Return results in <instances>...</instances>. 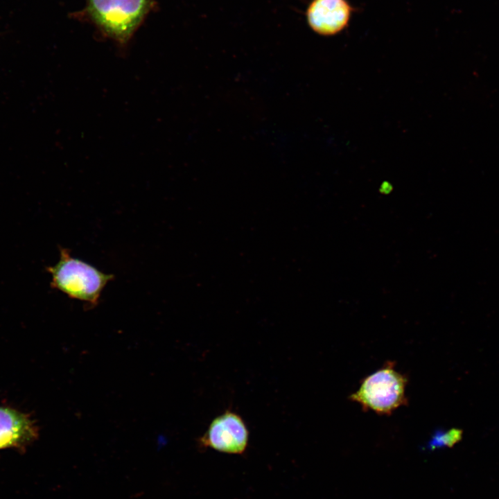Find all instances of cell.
<instances>
[{"label":"cell","instance_id":"1","mask_svg":"<svg viewBox=\"0 0 499 499\" xmlns=\"http://www.w3.org/2000/svg\"><path fill=\"white\" fill-rule=\"evenodd\" d=\"M59 261L47 270L52 276L51 286L69 297L97 305L102 290L114 275L102 272L92 265L71 256L61 247Z\"/></svg>","mask_w":499,"mask_h":499},{"label":"cell","instance_id":"2","mask_svg":"<svg viewBox=\"0 0 499 499\" xmlns=\"http://www.w3.org/2000/svg\"><path fill=\"white\" fill-rule=\"evenodd\" d=\"M407 378L387 362L383 367L365 378L349 399L365 410L380 415H389L407 404Z\"/></svg>","mask_w":499,"mask_h":499},{"label":"cell","instance_id":"3","mask_svg":"<svg viewBox=\"0 0 499 499\" xmlns=\"http://www.w3.org/2000/svg\"><path fill=\"white\" fill-rule=\"evenodd\" d=\"M151 0H89V12L110 37L126 43L144 15Z\"/></svg>","mask_w":499,"mask_h":499},{"label":"cell","instance_id":"4","mask_svg":"<svg viewBox=\"0 0 499 499\" xmlns=\"http://www.w3.org/2000/svg\"><path fill=\"white\" fill-rule=\"evenodd\" d=\"M249 430L237 413L226 410L214 418L198 439L200 448H210L228 454H242L248 445Z\"/></svg>","mask_w":499,"mask_h":499},{"label":"cell","instance_id":"5","mask_svg":"<svg viewBox=\"0 0 499 499\" xmlns=\"http://www.w3.org/2000/svg\"><path fill=\"white\" fill-rule=\"evenodd\" d=\"M39 436V426L31 415L10 405H0V450L23 453Z\"/></svg>","mask_w":499,"mask_h":499},{"label":"cell","instance_id":"6","mask_svg":"<svg viewBox=\"0 0 499 499\" xmlns=\"http://www.w3.org/2000/svg\"><path fill=\"white\" fill-rule=\"evenodd\" d=\"M353 10L347 0H313L307 9L306 17L308 25L316 33L331 36L348 26Z\"/></svg>","mask_w":499,"mask_h":499},{"label":"cell","instance_id":"7","mask_svg":"<svg viewBox=\"0 0 499 499\" xmlns=\"http://www.w3.org/2000/svg\"><path fill=\"white\" fill-rule=\"evenodd\" d=\"M462 431L459 429H451L448 431H438L432 438L428 448L435 449L444 446L451 447L462 438Z\"/></svg>","mask_w":499,"mask_h":499}]
</instances>
